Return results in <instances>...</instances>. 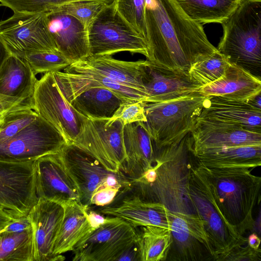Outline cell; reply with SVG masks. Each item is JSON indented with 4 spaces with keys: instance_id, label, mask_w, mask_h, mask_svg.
Listing matches in <instances>:
<instances>
[{
    "instance_id": "cell-1",
    "label": "cell",
    "mask_w": 261,
    "mask_h": 261,
    "mask_svg": "<svg viewBox=\"0 0 261 261\" xmlns=\"http://www.w3.org/2000/svg\"><path fill=\"white\" fill-rule=\"evenodd\" d=\"M145 40L149 61L188 72L217 49L201 23L190 18L175 0H146Z\"/></svg>"
},
{
    "instance_id": "cell-2",
    "label": "cell",
    "mask_w": 261,
    "mask_h": 261,
    "mask_svg": "<svg viewBox=\"0 0 261 261\" xmlns=\"http://www.w3.org/2000/svg\"><path fill=\"white\" fill-rule=\"evenodd\" d=\"M154 152L151 167L131 180L133 193L144 200L161 203L170 211L195 214L189 195L193 155L191 133L177 143L154 148Z\"/></svg>"
},
{
    "instance_id": "cell-3",
    "label": "cell",
    "mask_w": 261,
    "mask_h": 261,
    "mask_svg": "<svg viewBox=\"0 0 261 261\" xmlns=\"http://www.w3.org/2000/svg\"><path fill=\"white\" fill-rule=\"evenodd\" d=\"M59 152L76 185L80 203L85 207L94 210L101 208L131 191L132 181L123 171L108 170L75 145L66 144Z\"/></svg>"
},
{
    "instance_id": "cell-4",
    "label": "cell",
    "mask_w": 261,
    "mask_h": 261,
    "mask_svg": "<svg viewBox=\"0 0 261 261\" xmlns=\"http://www.w3.org/2000/svg\"><path fill=\"white\" fill-rule=\"evenodd\" d=\"M200 164L228 222L242 236L253 231L252 213L260 200L261 177L252 174L251 169L211 168Z\"/></svg>"
},
{
    "instance_id": "cell-5",
    "label": "cell",
    "mask_w": 261,
    "mask_h": 261,
    "mask_svg": "<svg viewBox=\"0 0 261 261\" xmlns=\"http://www.w3.org/2000/svg\"><path fill=\"white\" fill-rule=\"evenodd\" d=\"M222 25L217 50L229 63L260 78L261 0H244Z\"/></svg>"
},
{
    "instance_id": "cell-6",
    "label": "cell",
    "mask_w": 261,
    "mask_h": 261,
    "mask_svg": "<svg viewBox=\"0 0 261 261\" xmlns=\"http://www.w3.org/2000/svg\"><path fill=\"white\" fill-rule=\"evenodd\" d=\"M207 97L196 91L168 101L145 102L144 123L153 147L177 143L191 133Z\"/></svg>"
},
{
    "instance_id": "cell-7",
    "label": "cell",
    "mask_w": 261,
    "mask_h": 261,
    "mask_svg": "<svg viewBox=\"0 0 261 261\" xmlns=\"http://www.w3.org/2000/svg\"><path fill=\"white\" fill-rule=\"evenodd\" d=\"M192 162L189 182V195L195 214L204 222L214 250L216 260L233 249L247 243L223 215L214 196L206 175L195 159Z\"/></svg>"
},
{
    "instance_id": "cell-8",
    "label": "cell",
    "mask_w": 261,
    "mask_h": 261,
    "mask_svg": "<svg viewBox=\"0 0 261 261\" xmlns=\"http://www.w3.org/2000/svg\"><path fill=\"white\" fill-rule=\"evenodd\" d=\"M88 38L89 56L127 51L148 58L145 38L124 21L113 4L106 6L89 26Z\"/></svg>"
},
{
    "instance_id": "cell-9",
    "label": "cell",
    "mask_w": 261,
    "mask_h": 261,
    "mask_svg": "<svg viewBox=\"0 0 261 261\" xmlns=\"http://www.w3.org/2000/svg\"><path fill=\"white\" fill-rule=\"evenodd\" d=\"M124 126L119 119L86 118L71 144L92 155L108 170L122 171L126 158Z\"/></svg>"
},
{
    "instance_id": "cell-10",
    "label": "cell",
    "mask_w": 261,
    "mask_h": 261,
    "mask_svg": "<svg viewBox=\"0 0 261 261\" xmlns=\"http://www.w3.org/2000/svg\"><path fill=\"white\" fill-rule=\"evenodd\" d=\"M31 101L36 113L60 133L67 144L73 143L86 117L67 101L53 72L45 73L37 80Z\"/></svg>"
},
{
    "instance_id": "cell-11",
    "label": "cell",
    "mask_w": 261,
    "mask_h": 261,
    "mask_svg": "<svg viewBox=\"0 0 261 261\" xmlns=\"http://www.w3.org/2000/svg\"><path fill=\"white\" fill-rule=\"evenodd\" d=\"M0 39L11 54L21 58L33 53L58 51L45 13L14 12L0 21Z\"/></svg>"
},
{
    "instance_id": "cell-12",
    "label": "cell",
    "mask_w": 261,
    "mask_h": 261,
    "mask_svg": "<svg viewBox=\"0 0 261 261\" xmlns=\"http://www.w3.org/2000/svg\"><path fill=\"white\" fill-rule=\"evenodd\" d=\"M38 200L34 161H0V210L15 220L27 217Z\"/></svg>"
},
{
    "instance_id": "cell-13",
    "label": "cell",
    "mask_w": 261,
    "mask_h": 261,
    "mask_svg": "<svg viewBox=\"0 0 261 261\" xmlns=\"http://www.w3.org/2000/svg\"><path fill=\"white\" fill-rule=\"evenodd\" d=\"M66 144L60 133L38 115L14 136L0 143V161H34L42 156L59 152Z\"/></svg>"
},
{
    "instance_id": "cell-14",
    "label": "cell",
    "mask_w": 261,
    "mask_h": 261,
    "mask_svg": "<svg viewBox=\"0 0 261 261\" xmlns=\"http://www.w3.org/2000/svg\"><path fill=\"white\" fill-rule=\"evenodd\" d=\"M137 238L136 228L119 218L110 216L75 245L72 260L116 261Z\"/></svg>"
},
{
    "instance_id": "cell-15",
    "label": "cell",
    "mask_w": 261,
    "mask_h": 261,
    "mask_svg": "<svg viewBox=\"0 0 261 261\" xmlns=\"http://www.w3.org/2000/svg\"><path fill=\"white\" fill-rule=\"evenodd\" d=\"M174 260H216L204 222L196 214H183L167 209Z\"/></svg>"
},
{
    "instance_id": "cell-16",
    "label": "cell",
    "mask_w": 261,
    "mask_h": 261,
    "mask_svg": "<svg viewBox=\"0 0 261 261\" xmlns=\"http://www.w3.org/2000/svg\"><path fill=\"white\" fill-rule=\"evenodd\" d=\"M38 198L62 205L80 202L76 185L67 171L59 152L42 156L34 161Z\"/></svg>"
},
{
    "instance_id": "cell-17",
    "label": "cell",
    "mask_w": 261,
    "mask_h": 261,
    "mask_svg": "<svg viewBox=\"0 0 261 261\" xmlns=\"http://www.w3.org/2000/svg\"><path fill=\"white\" fill-rule=\"evenodd\" d=\"M143 83L145 102L168 101L198 91L202 87L188 72L146 60Z\"/></svg>"
},
{
    "instance_id": "cell-18",
    "label": "cell",
    "mask_w": 261,
    "mask_h": 261,
    "mask_svg": "<svg viewBox=\"0 0 261 261\" xmlns=\"http://www.w3.org/2000/svg\"><path fill=\"white\" fill-rule=\"evenodd\" d=\"M64 213L53 248L55 260L65 259L62 254L72 251L83 239L106 222L105 215L89 208L79 202L63 205Z\"/></svg>"
},
{
    "instance_id": "cell-19",
    "label": "cell",
    "mask_w": 261,
    "mask_h": 261,
    "mask_svg": "<svg viewBox=\"0 0 261 261\" xmlns=\"http://www.w3.org/2000/svg\"><path fill=\"white\" fill-rule=\"evenodd\" d=\"M64 213V206L42 197L27 218L33 231L34 261H55L53 248Z\"/></svg>"
},
{
    "instance_id": "cell-20",
    "label": "cell",
    "mask_w": 261,
    "mask_h": 261,
    "mask_svg": "<svg viewBox=\"0 0 261 261\" xmlns=\"http://www.w3.org/2000/svg\"><path fill=\"white\" fill-rule=\"evenodd\" d=\"M191 133L193 151L225 147L261 145L260 133L216 120L198 118Z\"/></svg>"
},
{
    "instance_id": "cell-21",
    "label": "cell",
    "mask_w": 261,
    "mask_h": 261,
    "mask_svg": "<svg viewBox=\"0 0 261 261\" xmlns=\"http://www.w3.org/2000/svg\"><path fill=\"white\" fill-rule=\"evenodd\" d=\"M45 14L49 32L58 51L72 63L89 56L88 30L80 21L57 9Z\"/></svg>"
},
{
    "instance_id": "cell-22",
    "label": "cell",
    "mask_w": 261,
    "mask_h": 261,
    "mask_svg": "<svg viewBox=\"0 0 261 261\" xmlns=\"http://www.w3.org/2000/svg\"><path fill=\"white\" fill-rule=\"evenodd\" d=\"M53 74L60 90L68 102L85 90L96 87L110 89L127 100L145 102L146 98L143 92L92 71L66 67L63 71L54 72Z\"/></svg>"
},
{
    "instance_id": "cell-23",
    "label": "cell",
    "mask_w": 261,
    "mask_h": 261,
    "mask_svg": "<svg viewBox=\"0 0 261 261\" xmlns=\"http://www.w3.org/2000/svg\"><path fill=\"white\" fill-rule=\"evenodd\" d=\"M96 211L119 218L135 228L151 225L169 229L167 208L161 203L144 200L134 193Z\"/></svg>"
},
{
    "instance_id": "cell-24",
    "label": "cell",
    "mask_w": 261,
    "mask_h": 261,
    "mask_svg": "<svg viewBox=\"0 0 261 261\" xmlns=\"http://www.w3.org/2000/svg\"><path fill=\"white\" fill-rule=\"evenodd\" d=\"M145 63L146 60L128 61L116 59L110 55L90 56L83 60L72 63L67 68L100 73L139 90L146 95L143 83Z\"/></svg>"
},
{
    "instance_id": "cell-25",
    "label": "cell",
    "mask_w": 261,
    "mask_h": 261,
    "mask_svg": "<svg viewBox=\"0 0 261 261\" xmlns=\"http://www.w3.org/2000/svg\"><path fill=\"white\" fill-rule=\"evenodd\" d=\"M198 118L236 124L261 133V109L247 101L207 96Z\"/></svg>"
},
{
    "instance_id": "cell-26",
    "label": "cell",
    "mask_w": 261,
    "mask_h": 261,
    "mask_svg": "<svg viewBox=\"0 0 261 261\" xmlns=\"http://www.w3.org/2000/svg\"><path fill=\"white\" fill-rule=\"evenodd\" d=\"M123 139L126 158L122 171L131 180H136L152 165V140L143 122L125 125Z\"/></svg>"
},
{
    "instance_id": "cell-27",
    "label": "cell",
    "mask_w": 261,
    "mask_h": 261,
    "mask_svg": "<svg viewBox=\"0 0 261 261\" xmlns=\"http://www.w3.org/2000/svg\"><path fill=\"white\" fill-rule=\"evenodd\" d=\"M261 79L245 69L229 64L223 75L198 91L205 96H219L246 101L261 93Z\"/></svg>"
},
{
    "instance_id": "cell-28",
    "label": "cell",
    "mask_w": 261,
    "mask_h": 261,
    "mask_svg": "<svg viewBox=\"0 0 261 261\" xmlns=\"http://www.w3.org/2000/svg\"><path fill=\"white\" fill-rule=\"evenodd\" d=\"M193 152L196 161L208 168L253 169L261 165V145L205 149Z\"/></svg>"
},
{
    "instance_id": "cell-29",
    "label": "cell",
    "mask_w": 261,
    "mask_h": 261,
    "mask_svg": "<svg viewBox=\"0 0 261 261\" xmlns=\"http://www.w3.org/2000/svg\"><path fill=\"white\" fill-rule=\"evenodd\" d=\"M37 80L28 63L11 54L0 68V94L31 100Z\"/></svg>"
},
{
    "instance_id": "cell-30",
    "label": "cell",
    "mask_w": 261,
    "mask_h": 261,
    "mask_svg": "<svg viewBox=\"0 0 261 261\" xmlns=\"http://www.w3.org/2000/svg\"><path fill=\"white\" fill-rule=\"evenodd\" d=\"M129 101L116 92L102 87L87 89L69 103L80 114L89 119H107L119 107Z\"/></svg>"
},
{
    "instance_id": "cell-31",
    "label": "cell",
    "mask_w": 261,
    "mask_h": 261,
    "mask_svg": "<svg viewBox=\"0 0 261 261\" xmlns=\"http://www.w3.org/2000/svg\"><path fill=\"white\" fill-rule=\"evenodd\" d=\"M192 19L200 23L222 24L244 0H175Z\"/></svg>"
},
{
    "instance_id": "cell-32",
    "label": "cell",
    "mask_w": 261,
    "mask_h": 261,
    "mask_svg": "<svg viewBox=\"0 0 261 261\" xmlns=\"http://www.w3.org/2000/svg\"><path fill=\"white\" fill-rule=\"evenodd\" d=\"M137 230L140 261H164L172 244L170 229L156 226H144Z\"/></svg>"
},
{
    "instance_id": "cell-33",
    "label": "cell",
    "mask_w": 261,
    "mask_h": 261,
    "mask_svg": "<svg viewBox=\"0 0 261 261\" xmlns=\"http://www.w3.org/2000/svg\"><path fill=\"white\" fill-rule=\"evenodd\" d=\"M0 260L34 261L32 226L19 231L0 230Z\"/></svg>"
},
{
    "instance_id": "cell-34",
    "label": "cell",
    "mask_w": 261,
    "mask_h": 261,
    "mask_svg": "<svg viewBox=\"0 0 261 261\" xmlns=\"http://www.w3.org/2000/svg\"><path fill=\"white\" fill-rule=\"evenodd\" d=\"M229 64L227 59L217 50L206 59L193 64L188 73L194 81L203 86L221 77Z\"/></svg>"
},
{
    "instance_id": "cell-35",
    "label": "cell",
    "mask_w": 261,
    "mask_h": 261,
    "mask_svg": "<svg viewBox=\"0 0 261 261\" xmlns=\"http://www.w3.org/2000/svg\"><path fill=\"white\" fill-rule=\"evenodd\" d=\"M38 115L31 102L6 113L0 127V143L14 136L33 121Z\"/></svg>"
},
{
    "instance_id": "cell-36",
    "label": "cell",
    "mask_w": 261,
    "mask_h": 261,
    "mask_svg": "<svg viewBox=\"0 0 261 261\" xmlns=\"http://www.w3.org/2000/svg\"><path fill=\"white\" fill-rule=\"evenodd\" d=\"M22 59L28 63L35 75L59 71L72 63L59 51L33 53Z\"/></svg>"
},
{
    "instance_id": "cell-37",
    "label": "cell",
    "mask_w": 261,
    "mask_h": 261,
    "mask_svg": "<svg viewBox=\"0 0 261 261\" xmlns=\"http://www.w3.org/2000/svg\"><path fill=\"white\" fill-rule=\"evenodd\" d=\"M146 0H115L114 7L124 21L145 39V7Z\"/></svg>"
},
{
    "instance_id": "cell-38",
    "label": "cell",
    "mask_w": 261,
    "mask_h": 261,
    "mask_svg": "<svg viewBox=\"0 0 261 261\" xmlns=\"http://www.w3.org/2000/svg\"><path fill=\"white\" fill-rule=\"evenodd\" d=\"M107 6L97 1H79L56 8L80 21L88 30L101 11Z\"/></svg>"
},
{
    "instance_id": "cell-39",
    "label": "cell",
    "mask_w": 261,
    "mask_h": 261,
    "mask_svg": "<svg viewBox=\"0 0 261 261\" xmlns=\"http://www.w3.org/2000/svg\"><path fill=\"white\" fill-rule=\"evenodd\" d=\"M145 103L143 100L126 101L119 107L110 119H119L124 125L137 122H145Z\"/></svg>"
},
{
    "instance_id": "cell-40",
    "label": "cell",
    "mask_w": 261,
    "mask_h": 261,
    "mask_svg": "<svg viewBox=\"0 0 261 261\" xmlns=\"http://www.w3.org/2000/svg\"><path fill=\"white\" fill-rule=\"evenodd\" d=\"M261 249H254L247 244L239 246L220 257L218 261H260Z\"/></svg>"
},
{
    "instance_id": "cell-41",
    "label": "cell",
    "mask_w": 261,
    "mask_h": 261,
    "mask_svg": "<svg viewBox=\"0 0 261 261\" xmlns=\"http://www.w3.org/2000/svg\"><path fill=\"white\" fill-rule=\"evenodd\" d=\"M31 102V100L7 96L0 94V113H5L23 105Z\"/></svg>"
},
{
    "instance_id": "cell-42",
    "label": "cell",
    "mask_w": 261,
    "mask_h": 261,
    "mask_svg": "<svg viewBox=\"0 0 261 261\" xmlns=\"http://www.w3.org/2000/svg\"><path fill=\"white\" fill-rule=\"evenodd\" d=\"M137 239L118 256L116 261H140Z\"/></svg>"
},
{
    "instance_id": "cell-43",
    "label": "cell",
    "mask_w": 261,
    "mask_h": 261,
    "mask_svg": "<svg viewBox=\"0 0 261 261\" xmlns=\"http://www.w3.org/2000/svg\"><path fill=\"white\" fill-rule=\"evenodd\" d=\"M252 248L257 250L260 249V239L255 232H252L247 238V243Z\"/></svg>"
},
{
    "instance_id": "cell-44",
    "label": "cell",
    "mask_w": 261,
    "mask_h": 261,
    "mask_svg": "<svg viewBox=\"0 0 261 261\" xmlns=\"http://www.w3.org/2000/svg\"><path fill=\"white\" fill-rule=\"evenodd\" d=\"M11 55L10 51L0 39V68L4 62Z\"/></svg>"
},
{
    "instance_id": "cell-45",
    "label": "cell",
    "mask_w": 261,
    "mask_h": 261,
    "mask_svg": "<svg viewBox=\"0 0 261 261\" xmlns=\"http://www.w3.org/2000/svg\"><path fill=\"white\" fill-rule=\"evenodd\" d=\"M13 221H14V220L0 210V230L4 228Z\"/></svg>"
},
{
    "instance_id": "cell-46",
    "label": "cell",
    "mask_w": 261,
    "mask_h": 261,
    "mask_svg": "<svg viewBox=\"0 0 261 261\" xmlns=\"http://www.w3.org/2000/svg\"><path fill=\"white\" fill-rule=\"evenodd\" d=\"M251 105L261 109V93L246 100Z\"/></svg>"
},
{
    "instance_id": "cell-47",
    "label": "cell",
    "mask_w": 261,
    "mask_h": 261,
    "mask_svg": "<svg viewBox=\"0 0 261 261\" xmlns=\"http://www.w3.org/2000/svg\"><path fill=\"white\" fill-rule=\"evenodd\" d=\"M7 113V112H6ZM6 113H0V127L1 125L3 122L4 117Z\"/></svg>"
},
{
    "instance_id": "cell-48",
    "label": "cell",
    "mask_w": 261,
    "mask_h": 261,
    "mask_svg": "<svg viewBox=\"0 0 261 261\" xmlns=\"http://www.w3.org/2000/svg\"><path fill=\"white\" fill-rule=\"evenodd\" d=\"M2 6L1 4H0V6Z\"/></svg>"
}]
</instances>
